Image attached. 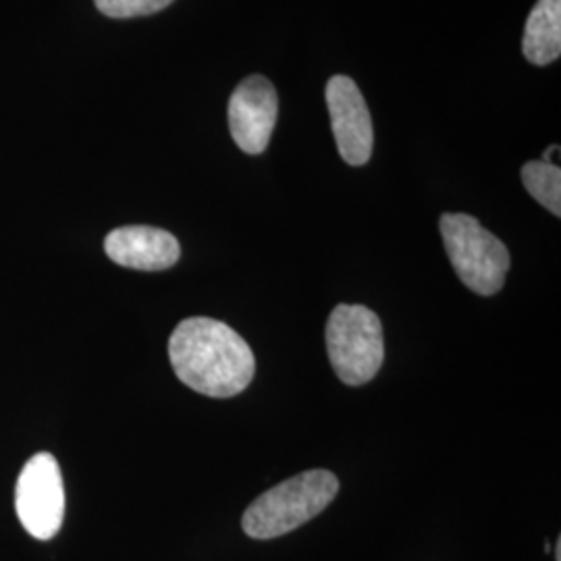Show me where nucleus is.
<instances>
[{
    "mask_svg": "<svg viewBox=\"0 0 561 561\" xmlns=\"http://www.w3.org/2000/svg\"><path fill=\"white\" fill-rule=\"evenodd\" d=\"M169 360L183 385L217 400L245 391L256 373L248 341L229 324L206 317H192L175 327Z\"/></svg>",
    "mask_w": 561,
    "mask_h": 561,
    "instance_id": "f257e3e1",
    "label": "nucleus"
},
{
    "mask_svg": "<svg viewBox=\"0 0 561 561\" xmlns=\"http://www.w3.org/2000/svg\"><path fill=\"white\" fill-rule=\"evenodd\" d=\"M340 493V481L329 470H308L283 481L250 503L241 518L248 537L268 541L317 518Z\"/></svg>",
    "mask_w": 561,
    "mask_h": 561,
    "instance_id": "f03ea898",
    "label": "nucleus"
},
{
    "mask_svg": "<svg viewBox=\"0 0 561 561\" xmlns=\"http://www.w3.org/2000/svg\"><path fill=\"white\" fill-rule=\"evenodd\" d=\"M327 352L341 381L360 387L373 381L385 360L381 319L360 304H341L327 322Z\"/></svg>",
    "mask_w": 561,
    "mask_h": 561,
    "instance_id": "7ed1b4c3",
    "label": "nucleus"
},
{
    "mask_svg": "<svg viewBox=\"0 0 561 561\" xmlns=\"http://www.w3.org/2000/svg\"><path fill=\"white\" fill-rule=\"evenodd\" d=\"M439 225L447 256L461 283L479 296L502 291L510 268L505 243L470 215L447 213Z\"/></svg>",
    "mask_w": 561,
    "mask_h": 561,
    "instance_id": "20e7f679",
    "label": "nucleus"
},
{
    "mask_svg": "<svg viewBox=\"0 0 561 561\" xmlns=\"http://www.w3.org/2000/svg\"><path fill=\"white\" fill-rule=\"evenodd\" d=\"M15 510L34 539L48 541L59 533L65 518V484L55 456L38 454L23 466L15 486Z\"/></svg>",
    "mask_w": 561,
    "mask_h": 561,
    "instance_id": "39448f33",
    "label": "nucleus"
},
{
    "mask_svg": "<svg viewBox=\"0 0 561 561\" xmlns=\"http://www.w3.org/2000/svg\"><path fill=\"white\" fill-rule=\"evenodd\" d=\"M324 94L341 159L352 167L366 164L373 157L375 131L360 88L347 76H335L327 83Z\"/></svg>",
    "mask_w": 561,
    "mask_h": 561,
    "instance_id": "423d86ee",
    "label": "nucleus"
},
{
    "mask_svg": "<svg viewBox=\"0 0 561 561\" xmlns=\"http://www.w3.org/2000/svg\"><path fill=\"white\" fill-rule=\"evenodd\" d=\"M279 113L277 90L264 76H250L229 101L231 138L245 154H262L271 141Z\"/></svg>",
    "mask_w": 561,
    "mask_h": 561,
    "instance_id": "0eeeda50",
    "label": "nucleus"
},
{
    "mask_svg": "<svg viewBox=\"0 0 561 561\" xmlns=\"http://www.w3.org/2000/svg\"><path fill=\"white\" fill-rule=\"evenodd\" d=\"M111 261L136 271H164L178 264L180 241L169 231L146 225H129L111 231L104 240Z\"/></svg>",
    "mask_w": 561,
    "mask_h": 561,
    "instance_id": "6e6552de",
    "label": "nucleus"
},
{
    "mask_svg": "<svg viewBox=\"0 0 561 561\" xmlns=\"http://www.w3.org/2000/svg\"><path fill=\"white\" fill-rule=\"evenodd\" d=\"M524 57L533 65H549L561 55V0H539L530 11L524 38Z\"/></svg>",
    "mask_w": 561,
    "mask_h": 561,
    "instance_id": "1a4fd4ad",
    "label": "nucleus"
},
{
    "mask_svg": "<svg viewBox=\"0 0 561 561\" xmlns=\"http://www.w3.org/2000/svg\"><path fill=\"white\" fill-rule=\"evenodd\" d=\"M528 194L556 217L561 215V169L551 162L530 161L522 169Z\"/></svg>",
    "mask_w": 561,
    "mask_h": 561,
    "instance_id": "9d476101",
    "label": "nucleus"
},
{
    "mask_svg": "<svg viewBox=\"0 0 561 561\" xmlns=\"http://www.w3.org/2000/svg\"><path fill=\"white\" fill-rule=\"evenodd\" d=\"M94 4L111 20H131L154 15L173 4V0H94Z\"/></svg>",
    "mask_w": 561,
    "mask_h": 561,
    "instance_id": "9b49d317",
    "label": "nucleus"
},
{
    "mask_svg": "<svg viewBox=\"0 0 561 561\" xmlns=\"http://www.w3.org/2000/svg\"><path fill=\"white\" fill-rule=\"evenodd\" d=\"M558 154H560V146H551V148L545 152L542 162H551V164H556V162H553V157H558Z\"/></svg>",
    "mask_w": 561,
    "mask_h": 561,
    "instance_id": "f8f14e48",
    "label": "nucleus"
}]
</instances>
